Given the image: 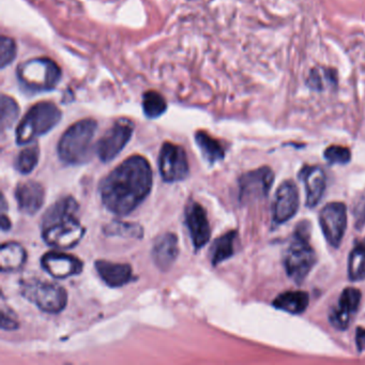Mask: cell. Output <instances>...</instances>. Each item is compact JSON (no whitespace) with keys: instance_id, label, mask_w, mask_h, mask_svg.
<instances>
[{"instance_id":"1","label":"cell","mask_w":365,"mask_h":365,"mask_svg":"<svg viewBox=\"0 0 365 365\" xmlns=\"http://www.w3.org/2000/svg\"><path fill=\"white\" fill-rule=\"evenodd\" d=\"M153 170L142 155H133L106 176L100 187L106 209L117 215H127L138 208L150 193Z\"/></svg>"},{"instance_id":"2","label":"cell","mask_w":365,"mask_h":365,"mask_svg":"<svg viewBox=\"0 0 365 365\" xmlns=\"http://www.w3.org/2000/svg\"><path fill=\"white\" fill-rule=\"evenodd\" d=\"M97 129V121L93 119H83L72 125L59 140L58 155L61 161L72 165L86 163L91 159Z\"/></svg>"},{"instance_id":"3","label":"cell","mask_w":365,"mask_h":365,"mask_svg":"<svg viewBox=\"0 0 365 365\" xmlns=\"http://www.w3.org/2000/svg\"><path fill=\"white\" fill-rule=\"evenodd\" d=\"M303 222L297 228L286 251L284 264L288 277L301 284L309 275L316 262V254L309 245V230Z\"/></svg>"},{"instance_id":"4","label":"cell","mask_w":365,"mask_h":365,"mask_svg":"<svg viewBox=\"0 0 365 365\" xmlns=\"http://www.w3.org/2000/svg\"><path fill=\"white\" fill-rule=\"evenodd\" d=\"M61 110L51 102H40L34 106L21 120L16 129V143L27 145L39 136L54 129L61 120Z\"/></svg>"},{"instance_id":"5","label":"cell","mask_w":365,"mask_h":365,"mask_svg":"<svg viewBox=\"0 0 365 365\" xmlns=\"http://www.w3.org/2000/svg\"><path fill=\"white\" fill-rule=\"evenodd\" d=\"M19 82L29 93H44L54 89L61 78V70L50 58H35L21 63L16 71Z\"/></svg>"},{"instance_id":"6","label":"cell","mask_w":365,"mask_h":365,"mask_svg":"<svg viewBox=\"0 0 365 365\" xmlns=\"http://www.w3.org/2000/svg\"><path fill=\"white\" fill-rule=\"evenodd\" d=\"M21 290L25 298L46 313H61L67 305V292L57 284L31 279L23 282Z\"/></svg>"},{"instance_id":"7","label":"cell","mask_w":365,"mask_h":365,"mask_svg":"<svg viewBox=\"0 0 365 365\" xmlns=\"http://www.w3.org/2000/svg\"><path fill=\"white\" fill-rule=\"evenodd\" d=\"M133 131L134 125L131 120L120 119L116 121L96 146L100 160L108 163L115 159L131 140Z\"/></svg>"},{"instance_id":"8","label":"cell","mask_w":365,"mask_h":365,"mask_svg":"<svg viewBox=\"0 0 365 365\" xmlns=\"http://www.w3.org/2000/svg\"><path fill=\"white\" fill-rule=\"evenodd\" d=\"M159 168L162 178L166 182L185 180L190 173L185 149L173 143H165L160 151Z\"/></svg>"},{"instance_id":"9","label":"cell","mask_w":365,"mask_h":365,"mask_svg":"<svg viewBox=\"0 0 365 365\" xmlns=\"http://www.w3.org/2000/svg\"><path fill=\"white\" fill-rule=\"evenodd\" d=\"M85 232L84 226L76 217H72L43 228V239L55 249H72L82 240Z\"/></svg>"},{"instance_id":"10","label":"cell","mask_w":365,"mask_h":365,"mask_svg":"<svg viewBox=\"0 0 365 365\" xmlns=\"http://www.w3.org/2000/svg\"><path fill=\"white\" fill-rule=\"evenodd\" d=\"M319 224L324 238L333 247H339L347 227V210L343 202H330L319 213Z\"/></svg>"},{"instance_id":"11","label":"cell","mask_w":365,"mask_h":365,"mask_svg":"<svg viewBox=\"0 0 365 365\" xmlns=\"http://www.w3.org/2000/svg\"><path fill=\"white\" fill-rule=\"evenodd\" d=\"M274 181L270 168H260L247 173L240 178V198L242 202H252L268 195Z\"/></svg>"},{"instance_id":"12","label":"cell","mask_w":365,"mask_h":365,"mask_svg":"<svg viewBox=\"0 0 365 365\" xmlns=\"http://www.w3.org/2000/svg\"><path fill=\"white\" fill-rule=\"evenodd\" d=\"M299 208L298 187L294 181L286 180L279 185L273 204V221L283 224L289 221Z\"/></svg>"},{"instance_id":"13","label":"cell","mask_w":365,"mask_h":365,"mask_svg":"<svg viewBox=\"0 0 365 365\" xmlns=\"http://www.w3.org/2000/svg\"><path fill=\"white\" fill-rule=\"evenodd\" d=\"M185 223L190 237L196 250L202 249L210 240L211 230L206 211L198 202L187 205L185 210Z\"/></svg>"},{"instance_id":"14","label":"cell","mask_w":365,"mask_h":365,"mask_svg":"<svg viewBox=\"0 0 365 365\" xmlns=\"http://www.w3.org/2000/svg\"><path fill=\"white\" fill-rule=\"evenodd\" d=\"M42 268L55 279H67L80 274L83 264L78 258L69 254L50 252L41 259Z\"/></svg>"},{"instance_id":"15","label":"cell","mask_w":365,"mask_h":365,"mask_svg":"<svg viewBox=\"0 0 365 365\" xmlns=\"http://www.w3.org/2000/svg\"><path fill=\"white\" fill-rule=\"evenodd\" d=\"M361 292L356 288H346L339 297L337 307L329 314L331 324L337 330H345L350 324V318L356 313L361 302Z\"/></svg>"},{"instance_id":"16","label":"cell","mask_w":365,"mask_h":365,"mask_svg":"<svg viewBox=\"0 0 365 365\" xmlns=\"http://www.w3.org/2000/svg\"><path fill=\"white\" fill-rule=\"evenodd\" d=\"M19 208L29 215H36L43 206L46 191L41 183L29 180L20 183L16 190Z\"/></svg>"},{"instance_id":"17","label":"cell","mask_w":365,"mask_h":365,"mask_svg":"<svg viewBox=\"0 0 365 365\" xmlns=\"http://www.w3.org/2000/svg\"><path fill=\"white\" fill-rule=\"evenodd\" d=\"M301 180L305 185L307 206L309 208L317 206L326 190L327 178L324 170L319 166H304L301 170Z\"/></svg>"},{"instance_id":"18","label":"cell","mask_w":365,"mask_h":365,"mask_svg":"<svg viewBox=\"0 0 365 365\" xmlns=\"http://www.w3.org/2000/svg\"><path fill=\"white\" fill-rule=\"evenodd\" d=\"M178 255V239L176 235L170 232L162 235L153 245V259L160 270H170Z\"/></svg>"},{"instance_id":"19","label":"cell","mask_w":365,"mask_h":365,"mask_svg":"<svg viewBox=\"0 0 365 365\" xmlns=\"http://www.w3.org/2000/svg\"><path fill=\"white\" fill-rule=\"evenodd\" d=\"M96 269L104 283L110 287H123L131 282L133 277L132 268L128 264H116V262L98 260Z\"/></svg>"},{"instance_id":"20","label":"cell","mask_w":365,"mask_h":365,"mask_svg":"<svg viewBox=\"0 0 365 365\" xmlns=\"http://www.w3.org/2000/svg\"><path fill=\"white\" fill-rule=\"evenodd\" d=\"M78 211V202L72 196L61 198L46 210V215L42 217V230L57 222L76 217Z\"/></svg>"},{"instance_id":"21","label":"cell","mask_w":365,"mask_h":365,"mask_svg":"<svg viewBox=\"0 0 365 365\" xmlns=\"http://www.w3.org/2000/svg\"><path fill=\"white\" fill-rule=\"evenodd\" d=\"M309 294L301 290H292L279 294L273 301V307L275 309H281L286 313L298 314L303 313L309 305Z\"/></svg>"},{"instance_id":"22","label":"cell","mask_w":365,"mask_h":365,"mask_svg":"<svg viewBox=\"0 0 365 365\" xmlns=\"http://www.w3.org/2000/svg\"><path fill=\"white\" fill-rule=\"evenodd\" d=\"M26 260V252L16 242L4 243L0 250V269L3 272H12L22 268Z\"/></svg>"},{"instance_id":"23","label":"cell","mask_w":365,"mask_h":365,"mask_svg":"<svg viewBox=\"0 0 365 365\" xmlns=\"http://www.w3.org/2000/svg\"><path fill=\"white\" fill-rule=\"evenodd\" d=\"M237 232H226L223 236L217 238L211 247V262L213 266H217L221 262H225L232 257L235 253V240H236Z\"/></svg>"},{"instance_id":"24","label":"cell","mask_w":365,"mask_h":365,"mask_svg":"<svg viewBox=\"0 0 365 365\" xmlns=\"http://www.w3.org/2000/svg\"><path fill=\"white\" fill-rule=\"evenodd\" d=\"M195 140L198 148L200 149L207 161L215 163V162L224 159L225 153H224L223 147L215 138L209 135L206 132L198 131L195 134Z\"/></svg>"},{"instance_id":"25","label":"cell","mask_w":365,"mask_h":365,"mask_svg":"<svg viewBox=\"0 0 365 365\" xmlns=\"http://www.w3.org/2000/svg\"><path fill=\"white\" fill-rule=\"evenodd\" d=\"M348 274L351 281L365 279V238L356 243L350 253Z\"/></svg>"},{"instance_id":"26","label":"cell","mask_w":365,"mask_h":365,"mask_svg":"<svg viewBox=\"0 0 365 365\" xmlns=\"http://www.w3.org/2000/svg\"><path fill=\"white\" fill-rule=\"evenodd\" d=\"M168 110V103L163 96L157 91H147L143 97V110L148 118L155 119L164 114Z\"/></svg>"},{"instance_id":"27","label":"cell","mask_w":365,"mask_h":365,"mask_svg":"<svg viewBox=\"0 0 365 365\" xmlns=\"http://www.w3.org/2000/svg\"><path fill=\"white\" fill-rule=\"evenodd\" d=\"M104 232L108 236H120L125 238H142L144 235L143 227L138 224L127 222H110L104 227Z\"/></svg>"},{"instance_id":"28","label":"cell","mask_w":365,"mask_h":365,"mask_svg":"<svg viewBox=\"0 0 365 365\" xmlns=\"http://www.w3.org/2000/svg\"><path fill=\"white\" fill-rule=\"evenodd\" d=\"M40 149L37 144L27 147L16 158V168L19 172L26 175L33 172L39 163Z\"/></svg>"},{"instance_id":"29","label":"cell","mask_w":365,"mask_h":365,"mask_svg":"<svg viewBox=\"0 0 365 365\" xmlns=\"http://www.w3.org/2000/svg\"><path fill=\"white\" fill-rule=\"evenodd\" d=\"M20 106L14 98L4 95L1 97V129H10L18 120Z\"/></svg>"},{"instance_id":"30","label":"cell","mask_w":365,"mask_h":365,"mask_svg":"<svg viewBox=\"0 0 365 365\" xmlns=\"http://www.w3.org/2000/svg\"><path fill=\"white\" fill-rule=\"evenodd\" d=\"M16 57V44L11 38L3 36L0 40V63L1 69L11 65Z\"/></svg>"},{"instance_id":"31","label":"cell","mask_w":365,"mask_h":365,"mask_svg":"<svg viewBox=\"0 0 365 365\" xmlns=\"http://www.w3.org/2000/svg\"><path fill=\"white\" fill-rule=\"evenodd\" d=\"M324 158L330 164H339V165H344V164L349 163L351 159V153L349 149L343 146H330L324 150Z\"/></svg>"},{"instance_id":"32","label":"cell","mask_w":365,"mask_h":365,"mask_svg":"<svg viewBox=\"0 0 365 365\" xmlns=\"http://www.w3.org/2000/svg\"><path fill=\"white\" fill-rule=\"evenodd\" d=\"M352 213H354V220H356L354 225L360 230L363 225H365V193L361 195L358 200L354 202Z\"/></svg>"},{"instance_id":"33","label":"cell","mask_w":365,"mask_h":365,"mask_svg":"<svg viewBox=\"0 0 365 365\" xmlns=\"http://www.w3.org/2000/svg\"><path fill=\"white\" fill-rule=\"evenodd\" d=\"M19 328V322L12 314H8L5 309L1 311V329L3 330H16Z\"/></svg>"},{"instance_id":"34","label":"cell","mask_w":365,"mask_h":365,"mask_svg":"<svg viewBox=\"0 0 365 365\" xmlns=\"http://www.w3.org/2000/svg\"><path fill=\"white\" fill-rule=\"evenodd\" d=\"M356 346H358L360 351L365 350V329H358V332H356Z\"/></svg>"},{"instance_id":"35","label":"cell","mask_w":365,"mask_h":365,"mask_svg":"<svg viewBox=\"0 0 365 365\" xmlns=\"http://www.w3.org/2000/svg\"><path fill=\"white\" fill-rule=\"evenodd\" d=\"M10 228H11V222H10V219H8L5 215H3V217H1V230H3L4 232H6V230H9Z\"/></svg>"}]
</instances>
